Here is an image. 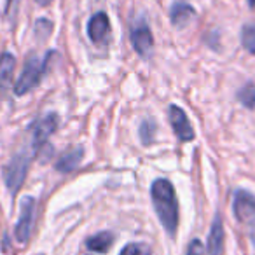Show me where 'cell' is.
Segmentation results:
<instances>
[{"instance_id":"cell-7","label":"cell","mask_w":255,"mask_h":255,"mask_svg":"<svg viewBox=\"0 0 255 255\" xmlns=\"http://www.w3.org/2000/svg\"><path fill=\"white\" fill-rule=\"evenodd\" d=\"M168 117H170V124L173 128L175 135L180 142H192L196 136L194 129H192V124L189 121L187 114L180 109L178 105H170L168 109Z\"/></svg>"},{"instance_id":"cell-22","label":"cell","mask_w":255,"mask_h":255,"mask_svg":"<svg viewBox=\"0 0 255 255\" xmlns=\"http://www.w3.org/2000/svg\"><path fill=\"white\" fill-rule=\"evenodd\" d=\"M250 240H252V243H254V247H255V227H250Z\"/></svg>"},{"instance_id":"cell-16","label":"cell","mask_w":255,"mask_h":255,"mask_svg":"<svg viewBox=\"0 0 255 255\" xmlns=\"http://www.w3.org/2000/svg\"><path fill=\"white\" fill-rule=\"evenodd\" d=\"M241 44L248 53L255 54V23L245 25L241 30Z\"/></svg>"},{"instance_id":"cell-19","label":"cell","mask_w":255,"mask_h":255,"mask_svg":"<svg viewBox=\"0 0 255 255\" xmlns=\"http://www.w3.org/2000/svg\"><path fill=\"white\" fill-rule=\"evenodd\" d=\"M42 32L44 35H49L51 32H53V23L47 21V19H39V21L35 23V35L39 37V39H42Z\"/></svg>"},{"instance_id":"cell-6","label":"cell","mask_w":255,"mask_h":255,"mask_svg":"<svg viewBox=\"0 0 255 255\" xmlns=\"http://www.w3.org/2000/svg\"><path fill=\"white\" fill-rule=\"evenodd\" d=\"M233 212L241 224H247L248 227H255V196L248 191H243V189L236 191L233 199Z\"/></svg>"},{"instance_id":"cell-24","label":"cell","mask_w":255,"mask_h":255,"mask_svg":"<svg viewBox=\"0 0 255 255\" xmlns=\"http://www.w3.org/2000/svg\"><path fill=\"white\" fill-rule=\"evenodd\" d=\"M248 5H250L252 11H255V0H248Z\"/></svg>"},{"instance_id":"cell-18","label":"cell","mask_w":255,"mask_h":255,"mask_svg":"<svg viewBox=\"0 0 255 255\" xmlns=\"http://www.w3.org/2000/svg\"><path fill=\"white\" fill-rule=\"evenodd\" d=\"M119 255H152V250L143 243H129L121 250Z\"/></svg>"},{"instance_id":"cell-9","label":"cell","mask_w":255,"mask_h":255,"mask_svg":"<svg viewBox=\"0 0 255 255\" xmlns=\"http://www.w3.org/2000/svg\"><path fill=\"white\" fill-rule=\"evenodd\" d=\"M88 35L95 44L107 42L110 35V21L105 12H96L88 23Z\"/></svg>"},{"instance_id":"cell-17","label":"cell","mask_w":255,"mask_h":255,"mask_svg":"<svg viewBox=\"0 0 255 255\" xmlns=\"http://www.w3.org/2000/svg\"><path fill=\"white\" fill-rule=\"evenodd\" d=\"M238 100L243 103L247 109H255V84L248 82L238 91Z\"/></svg>"},{"instance_id":"cell-13","label":"cell","mask_w":255,"mask_h":255,"mask_svg":"<svg viewBox=\"0 0 255 255\" xmlns=\"http://www.w3.org/2000/svg\"><path fill=\"white\" fill-rule=\"evenodd\" d=\"M82 156H84V149L82 147H75V149H70L65 154H61L54 166H56V170L60 173H70V171H74L81 164Z\"/></svg>"},{"instance_id":"cell-14","label":"cell","mask_w":255,"mask_h":255,"mask_svg":"<svg viewBox=\"0 0 255 255\" xmlns=\"http://www.w3.org/2000/svg\"><path fill=\"white\" fill-rule=\"evenodd\" d=\"M112 243L114 234L109 233V231H103V233H98L86 240V247L93 252H100V254H107L110 250V247H112Z\"/></svg>"},{"instance_id":"cell-8","label":"cell","mask_w":255,"mask_h":255,"mask_svg":"<svg viewBox=\"0 0 255 255\" xmlns=\"http://www.w3.org/2000/svg\"><path fill=\"white\" fill-rule=\"evenodd\" d=\"M131 44H133V49L140 54V56L147 58L150 53H152V47H154V37L150 28L142 23V25L135 26L131 30Z\"/></svg>"},{"instance_id":"cell-11","label":"cell","mask_w":255,"mask_h":255,"mask_svg":"<svg viewBox=\"0 0 255 255\" xmlns=\"http://www.w3.org/2000/svg\"><path fill=\"white\" fill-rule=\"evenodd\" d=\"M224 241H226V233L220 217L217 215L212 222V229L208 234V255H222L224 254Z\"/></svg>"},{"instance_id":"cell-12","label":"cell","mask_w":255,"mask_h":255,"mask_svg":"<svg viewBox=\"0 0 255 255\" xmlns=\"http://www.w3.org/2000/svg\"><path fill=\"white\" fill-rule=\"evenodd\" d=\"M196 18V11L192 5H189L187 2H175L170 9V19L177 28L189 25L192 19Z\"/></svg>"},{"instance_id":"cell-20","label":"cell","mask_w":255,"mask_h":255,"mask_svg":"<svg viewBox=\"0 0 255 255\" xmlns=\"http://www.w3.org/2000/svg\"><path fill=\"white\" fill-rule=\"evenodd\" d=\"M185 255H205V247L199 240H192Z\"/></svg>"},{"instance_id":"cell-15","label":"cell","mask_w":255,"mask_h":255,"mask_svg":"<svg viewBox=\"0 0 255 255\" xmlns=\"http://www.w3.org/2000/svg\"><path fill=\"white\" fill-rule=\"evenodd\" d=\"M157 124L152 119H145L140 124V138H142L143 145H150L154 142V136H156Z\"/></svg>"},{"instance_id":"cell-2","label":"cell","mask_w":255,"mask_h":255,"mask_svg":"<svg viewBox=\"0 0 255 255\" xmlns=\"http://www.w3.org/2000/svg\"><path fill=\"white\" fill-rule=\"evenodd\" d=\"M54 54H56V53H53V51H51V53L47 54L44 60H39L35 54H32V56L26 60L25 68H23L21 75H19L18 82H16V86H14L16 96L26 95V93H30L33 88H37V86H39V82L42 81L44 72H46L47 65H49V60L54 56Z\"/></svg>"},{"instance_id":"cell-3","label":"cell","mask_w":255,"mask_h":255,"mask_svg":"<svg viewBox=\"0 0 255 255\" xmlns=\"http://www.w3.org/2000/svg\"><path fill=\"white\" fill-rule=\"evenodd\" d=\"M28 166H30L28 154H16L11 159V163L4 168V182L11 194H16L21 189L23 182L26 178V173H28Z\"/></svg>"},{"instance_id":"cell-23","label":"cell","mask_w":255,"mask_h":255,"mask_svg":"<svg viewBox=\"0 0 255 255\" xmlns=\"http://www.w3.org/2000/svg\"><path fill=\"white\" fill-rule=\"evenodd\" d=\"M35 2H37L39 5H49L51 2H53V0H35Z\"/></svg>"},{"instance_id":"cell-4","label":"cell","mask_w":255,"mask_h":255,"mask_svg":"<svg viewBox=\"0 0 255 255\" xmlns=\"http://www.w3.org/2000/svg\"><path fill=\"white\" fill-rule=\"evenodd\" d=\"M60 119H58V114L49 112L46 116L39 117L37 121H33L30 124V133H32V147L33 150L42 149L47 143V140L53 136V133L56 131Z\"/></svg>"},{"instance_id":"cell-10","label":"cell","mask_w":255,"mask_h":255,"mask_svg":"<svg viewBox=\"0 0 255 255\" xmlns=\"http://www.w3.org/2000/svg\"><path fill=\"white\" fill-rule=\"evenodd\" d=\"M14 67H16V58L11 53L0 54V96H4L9 91V86L12 82V75H14Z\"/></svg>"},{"instance_id":"cell-5","label":"cell","mask_w":255,"mask_h":255,"mask_svg":"<svg viewBox=\"0 0 255 255\" xmlns=\"http://www.w3.org/2000/svg\"><path fill=\"white\" fill-rule=\"evenodd\" d=\"M33 219H35V199L26 196L19 203V219L14 227V238L18 243H26L32 234Z\"/></svg>"},{"instance_id":"cell-1","label":"cell","mask_w":255,"mask_h":255,"mask_svg":"<svg viewBox=\"0 0 255 255\" xmlns=\"http://www.w3.org/2000/svg\"><path fill=\"white\" fill-rule=\"evenodd\" d=\"M150 196L159 222L170 236H175L178 229V199L173 184L166 178H157L152 182Z\"/></svg>"},{"instance_id":"cell-21","label":"cell","mask_w":255,"mask_h":255,"mask_svg":"<svg viewBox=\"0 0 255 255\" xmlns=\"http://www.w3.org/2000/svg\"><path fill=\"white\" fill-rule=\"evenodd\" d=\"M19 2H21V0H7V2H5V7H4V16H5V18H11V16L16 14Z\"/></svg>"}]
</instances>
